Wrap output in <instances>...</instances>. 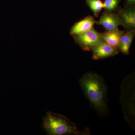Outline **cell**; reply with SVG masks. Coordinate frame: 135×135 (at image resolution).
<instances>
[{
	"mask_svg": "<svg viewBox=\"0 0 135 135\" xmlns=\"http://www.w3.org/2000/svg\"><path fill=\"white\" fill-rule=\"evenodd\" d=\"M42 127L49 135L91 134L89 128L80 131L67 117L51 112H47L42 118Z\"/></svg>",
	"mask_w": 135,
	"mask_h": 135,
	"instance_id": "7a4b0ae2",
	"label": "cell"
},
{
	"mask_svg": "<svg viewBox=\"0 0 135 135\" xmlns=\"http://www.w3.org/2000/svg\"><path fill=\"white\" fill-rule=\"evenodd\" d=\"M86 3L94 13V16L97 17L104 8L103 2L101 0H86Z\"/></svg>",
	"mask_w": 135,
	"mask_h": 135,
	"instance_id": "30bf717a",
	"label": "cell"
},
{
	"mask_svg": "<svg viewBox=\"0 0 135 135\" xmlns=\"http://www.w3.org/2000/svg\"><path fill=\"white\" fill-rule=\"evenodd\" d=\"M135 35V29L128 30L125 32L122 36L118 45V49L119 51L124 55H129L131 46Z\"/></svg>",
	"mask_w": 135,
	"mask_h": 135,
	"instance_id": "ba28073f",
	"label": "cell"
},
{
	"mask_svg": "<svg viewBox=\"0 0 135 135\" xmlns=\"http://www.w3.org/2000/svg\"><path fill=\"white\" fill-rule=\"evenodd\" d=\"M125 32V31H120L119 29L106 31L104 32L101 33L102 39L104 42L118 49L119 42Z\"/></svg>",
	"mask_w": 135,
	"mask_h": 135,
	"instance_id": "9c48e42d",
	"label": "cell"
},
{
	"mask_svg": "<svg viewBox=\"0 0 135 135\" xmlns=\"http://www.w3.org/2000/svg\"><path fill=\"white\" fill-rule=\"evenodd\" d=\"M92 58L94 60H100L112 57L119 53V51L107 44L102 42L93 48Z\"/></svg>",
	"mask_w": 135,
	"mask_h": 135,
	"instance_id": "277c9868",
	"label": "cell"
},
{
	"mask_svg": "<svg viewBox=\"0 0 135 135\" xmlns=\"http://www.w3.org/2000/svg\"><path fill=\"white\" fill-rule=\"evenodd\" d=\"M80 86L92 108L100 117L109 112L107 85L103 77L96 73L89 72L79 80Z\"/></svg>",
	"mask_w": 135,
	"mask_h": 135,
	"instance_id": "6da1fadb",
	"label": "cell"
},
{
	"mask_svg": "<svg viewBox=\"0 0 135 135\" xmlns=\"http://www.w3.org/2000/svg\"><path fill=\"white\" fill-rule=\"evenodd\" d=\"M135 0H125L124 5L125 7H129L135 6Z\"/></svg>",
	"mask_w": 135,
	"mask_h": 135,
	"instance_id": "7c38bea8",
	"label": "cell"
},
{
	"mask_svg": "<svg viewBox=\"0 0 135 135\" xmlns=\"http://www.w3.org/2000/svg\"><path fill=\"white\" fill-rule=\"evenodd\" d=\"M97 21L94 17L89 15L74 24L70 29V34L73 35H78L88 31L94 28Z\"/></svg>",
	"mask_w": 135,
	"mask_h": 135,
	"instance_id": "52a82bcc",
	"label": "cell"
},
{
	"mask_svg": "<svg viewBox=\"0 0 135 135\" xmlns=\"http://www.w3.org/2000/svg\"><path fill=\"white\" fill-rule=\"evenodd\" d=\"M96 24L103 26L106 31H110L119 29L118 27L121 25V23L117 14L105 11L100 19L97 21Z\"/></svg>",
	"mask_w": 135,
	"mask_h": 135,
	"instance_id": "5b68a950",
	"label": "cell"
},
{
	"mask_svg": "<svg viewBox=\"0 0 135 135\" xmlns=\"http://www.w3.org/2000/svg\"><path fill=\"white\" fill-rule=\"evenodd\" d=\"M73 36L75 43L84 51H90L94 47L103 42L101 33L94 28L83 33Z\"/></svg>",
	"mask_w": 135,
	"mask_h": 135,
	"instance_id": "3957f363",
	"label": "cell"
},
{
	"mask_svg": "<svg viewBox=\"0 0 135 135\" xmlns=\"http://www.w3.org/2000/svg\"><path fill=\"white\" fill-rule=\"evenodd\" d=\"M121 0H104L103 2L105 11L113 12L119 8Z\"/></svg>",
	"mask_w": 135,
	"mask_h": 135,
	"instance_id": "8fae6325",
	"label": "cell"
},
{
	"mask_svg": "<svg viewBox=\"0 0 135 135\" xmlns=\"http://www.w3.org/2000/svg\"><path fill=\"white\" fill-rule=\"evenodd\" d=\"M117 13L120 20L121 25L127 30L135 29V6L118 8Z\"/></svg>",
	"mask_w": 135,
	"mask_h": 135,
	"instance_id": "8992f818",
	"label": "cell"
}]
</instances>
